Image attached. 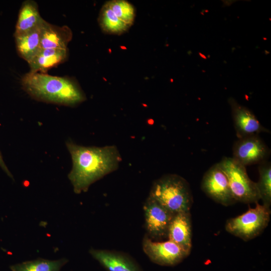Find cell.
Instances as JSON below:
<instances>
[{
  "label": "cell",
  "instance_id": "e0dca14e",
  "mask_svg": "<svg viewBox=\"0 0 271 271\" xmlns=\"http://www.w3.org/2000/svg\"><path fill=\"white\" fill-rule=\"evenodd\" d=\"M42 25L28 32L14 36L18 54L27 62L41 49L40 35Z\"/></svg>",
  "mask_w": 271,
  "mask_h": 271
},
{
  "label": "cell",
  "instance_id": "277c9868",
  "mask_svg": "<svg viewBox=\"0 0 271 271\" xmlns=\"http://www.w3.org/2000/svg\"><path fill=\"white\" fill-rule=\"evenodd\" d=\"M217 164L227 177L236 202L251 203L260 200L256 183L249 178L245 166L232 157H223Z\"/></svg>",
  "mask_w": 271,
  "mask_h": 271
},
{
  "label": "cell",
  "instance_id": "ffe728a7",
  "mask_svg": "<svg viewBox=\"0 0 271 271\" xmlns=\"http://www.w3.org/2000/svg\"><path fill=\"white\" fill-rule=\"evenodd\" d=\"M0 167L3 170V171L11 178H13V175L11 173L10 171L7 168L6 165L5 164V163L4 162L3 160V158L2 157V155L1 154V153L0 152Z\"/></svg>",
  "mask_w": 271,
  "mask_h": 271
},
{
  "label": "cell",
  "instance_id": "ac0fdd59",
  "mask_svg": "<svg viewBox=\"0 0 271 271\" xmlns=\"http://www.w3.org/2000/svg\"><path fill=\"white\" fill-rule=\"evenodd\" d=\"M68 262L65 258L50 260L39 258L12 265V271H60Z\"/></svg>",
  "mask_w": 271,
  "mask_h": 271
},
{
  "label": "cell",
  "instance_id": "8fae6325",
  "mask_svg": "<svg viewBox=\"0 0 271 271\" xmlns=\"http://www.w3.org/2000/svg\"><path fill=\"white\" fill-rule=\"evenodd\" d=\"M228 101L238 139L258 135L262 132H269L248 108L239 104L234 98H229Z\"/></svg>",
  "mask_w": 271,
  "mask_h": 271
},
{
  "label": "cell",
  "instance_id": "3957f363",
  "mask_svg": "<svg viewBox=\"0 0 271 271\" xmlns=\"http://www.w3.org/2000/svg\"><path fill=\"white\" fill-rule=\"evenodd\" d=\"M149 196L172 213L190 211L193 196L189 183L177 174H167L153 183Z\"/></svg>",
  "mask_w": 271,
  "mask_h": 271
},
{
  "label": "cell",
  "instance_id": "7a4b0ae2",
  "mask_svg": "<svg viewBox=\"0 0 271 271\" xmlns=\"http://www.w3.org/2000/svg\"><path fill=\"white\" fill-rule=\"evenodd\" d=\"M21 84L31 97L46 103L74 106L86 99L79 84L67 77L29 71L22 77Z\"/></svg>",
  "mask_w": 271,
  "mask_h": 271
},
{
  "label": "cell",
  "instance_id": "5bb4252c",
  "mask_svg": "<svg viewBox=\"0 0 271 271\" xmlns=\"http://www.w3.org/2000/svg\"><path fill=\"white\" fill-rule=\"evenodd\" d=\"M41 48L42 49H68L73 33L67 26H59L45 20L41 28Z\"/></svg>",
  "mask_w": 271,
  "mask_h": 271
},
{
  "label": "cell",
  "instance_id": "2e32d148",
  "mask_svg": "<svg viewBox=\"0 0 271 271\" xmlns=\"http://www.w3.org/2000/svg\"><path fill=\"white\" fill-rule=\"evenodd\" d=\"M44 19L41 16L38 4L32 0L24 1L20 8L14 36L19 35L40 27Z\"/></svg>",
  "mask_w": 271,
  "mask_h": 271
},
{
  "label": "cell",
  "instance_id": "9a60e30c",
  "mask_svg": "<svg viewBox=\"0 0 271 271\" xmlns=\"http://www.w3.org/2000/svg\"><path fill=\"white\" fill-rule=\"evenodd\" d=\"M68 49H42L28 62L31 72L46 73L49 69L65 62Z\"/></svg>",
  "mask_w": 271,
  "mask_h": 271
},
{
  "label": "cell",
  "instance_id": "ba28073f",
  "mask_svg": "<svg viewBox=\"0 0 271 271\" xmlns=\"http://www.w3.org/2000/svg\"><path fill=\"white\" fill-rule=\"evenodd\" d=\"M143 209L148 237L154 239L167 237L168 228L174 214L150 196Z\"/></svg>",
  "mask_w": 271,
  "mask_h": 271
},
{
  "label": "cell",
  "instance_id": "d6986e66",
  "mask_svg": "<svg viewBox=\"0 0 271 271\" xmlns=\"http://www.w3.org/2000/svg\"><path fill=\"white\" fill-rule=\"evenodd\" d=\"M259 179L256 183L260 200L268 207L271 205V165L266 161L259 164Z\"/></svg>",
  "mask_w": 271,
  "mask_h": 271
},
{
  "label": "cell",
  "instance_id": "30bf717a",
  "mask_svg": "<svg viewBox=\"0 0 271 271\" xmlns=\"http://www.w3.org/2000/svg\"><path fill=\"white\" fill-rule=\"evenodd\" d=\"M232 154L234 160L246 167L265 161L269 150L258 135H253L238 139L233 145Z\"/></svg>",
  "mask_w": 271,
  "mask_h": 271
},
{
  "label": "cell",
  "instance_id": "52a82bcc",
  "mask_svg": "<svg viewBox=\"0 0 271 271\" xmlns=\"http://www.w3.org/2000/svg\"><path fill=\"white\" fill-rule=\"evenodd\" d=\"M143 248L152 261L163 266L177 265L190 254L170 240L154 241L147 236L143 241Z\"/></svg>",
  "mask_w": 271,
  "mask_h": 271
},
{
  "label": "cell",
  "instance_id": "6da1fadb",
  "mask_svg": "<svg viewBox=\"0 0 271 271\" xmlns=\"http://www.w3.org/2000/svg\"><path fill=\"white\" fill-rule=\"evenodd\" d=\"M72 168L68 177L76 194L86 192L90 186L116 170L121 157L115 146L85 147L71 141L66 143Z\"/></svg>",
  "mask_w": 271,
  "mask_h": 271
},
{
  "label": "cell",
  "instance_id": "8992f818",
  "mask_svg": "<svg viewBox=\"0 0 271 271\" xmlns=\"http://www.w3.org/2000/svg\"><path fill=\"white\" fill-rule=\"evenodd\" d=\"M136 15V9L129 2L112 0L102 6L98 22L104 33L119 35L125 33L133 25Z\"/></svg>",
  "mask_w": 271,
  "mask_h": 271
},
{
  "label": "cell",
  "instance_id": "5b68a950",
  "mask_svg": "<svg viewBox=\"0 0 271 271\" xmlns=\"http://www.w3.org/2000/svg\"><path fill=\"white\" fill-rule=\"evenodd\" d=\"M270 213V207L256 203L255 207L227 220L225 229L244 241L250 240L260 234L267 226Z\"/></svg>",
  "mask_w": 271,
  "mask_h": 271
},
{
  "label": "cell",
  "instance_id": "9c48e42d",
  "mask_svg": "<svg viewBox=\"0 0 271 271\" xmlns=\"http://www.w3.org/2000/svg\"><path fill=\"white\" fill-rule=\"evenodd\" d=\"M201 189L209 197L222 205L227 206L236 202L232 195L227 177L217 163L204 175Z\"/></svg>",
  "mask_w": 271,
  "mask_h": 271
},
{
  "label": "cell",
  "instance_id": "4fadbf2b",
  "mask_svg": "<svg viewBox=\"0 0 271 271\" xmlns=\"http://www.w3.org/2000/svg\"><path fill=\"white\" fill-rule=\"evenodd\" d=\"M167 237L190 253L192 245L190 211L174 214L168 228Z\"/></svg>",
  "mask_w": 271,
  "mask_h": 271
},
{
  "label": "cell",
  "instance_id": "7c38bea8",
  "mask_svg": "<svg viewBox=\"0 0 271 271\" xmlns=\"http://www.w3.org/2000/svg\"><path fill=\"white\" fill-rule=\"evenodd\" d=\"M89 253L107 271H143L137 262L125 253L93 248Z\"/></svg>",
  "mask_w": 271,
  "mask_h": 271
}]
</instances>
